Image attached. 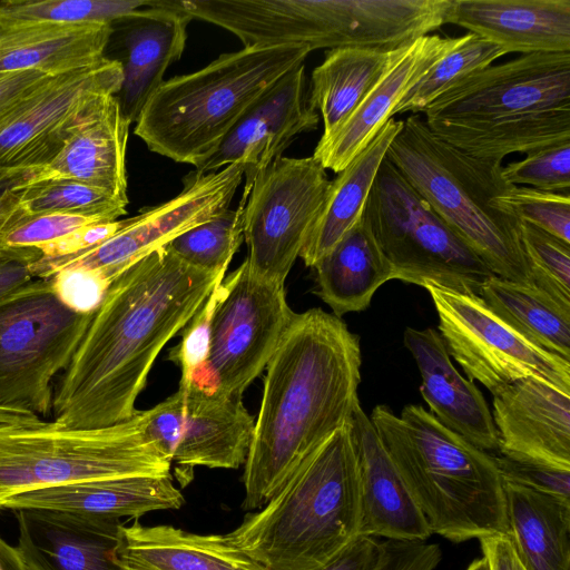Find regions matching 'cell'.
<instances>
[{"label": "cell", "instance_id": "cell-1", "mask_svg": "<svg viewBox=\"0 0 570 570\" xmlns=\"http://www.w3.org/2000/svg\"><path fill=\"white\" fill-rule=\"evenodd\" d=\"M226 271L194 267L166 244L114 279L55 383L53 422L96 429L136 415V400L156 357L191 321Z\"/></svg>", "mask_w": 570, "mask_h": 570}, {"label": "cell", "instance_id": "cell-2", "mask_svg": "<svg viewBox=\"0 0 570 570\" xmlns=\"http://www.w3.org/2000/svg\"><path fill=\"white\" fill-rule=\"evenodd\" d=\"M361 345L341 317L322 308L295 313L265 370L244 463V510L265 505L302 461L360 403Z\"/></svg>", "mask_w": 570, "mask_h": 570}, {"label": "cell", "instance_id": "cell-3", "mask_svg": "<svg viewBox=\"0 0 570 570\" xmlns=\"http://www.w3.org/2000/svg\"><path fill=\"white\" fill-rule=\"evenodd\" d=\"M357 462L351 422L295 469L228 539L267 570H316L358 537Z\"/></svg>", "mask_w": 570, "mask_h": 570}, {"label": "cell", "instance_id": "cell-4", "mask_svg": "<svg viewBox=\"0 0 570 570\" xmlns=\"http://www.w3.org/2000/svg\"><path fill=\"white\" fill-rule=\"evenodd\" d=\"M431 533L452 542L507 533L503 482L493 455L441 424L422 405L368 416Z\"/></svg>", "mask_w": 570, "mask_h": 570}, {"label": "cell", "instance_id": "cell-5", "mask_svg": "<svg viewBox=\"0 0 570 570\" xmlns=\"http://www.w3.org/2000/svg\"><path fill=\"white\" fill-rule=\"evenodd\" d=\"M385 157L495 276L534 286L521 220L495 203L514 187L502 161L455 148L419 115L403 120Z\"/></svg>", "mask_w": 570, "mask_h": 570}, {"label": "cell", "instance_id": "cell-6", "mask_svg": "<svg viewBox=\"0 0 570 570\" xmlns=\"http://www.w3.org/2000/svg\"><path fill=\"white\" fill-rule=\"evenodd\" d=\"M312 52L297 45L243 47L204 68L165 80L134 129L150 151L195 168L246 109Z\"/></svg>", "mask_w": 570, "mask_h": 570}, {"label": "cell", "instance_id": "cell-7", "mask_svg": "<svg viewBox=\"0 0 570 570\" xmlns=\"http://www.w3.org/2000/svg\"><path fill=\"white\" fill-rule=\"evenodd\" d=\"M170 468L145 433L142 411L96 429L43 421L0 424V511L7 500L26 492L100 479L168 475Z\"/></svg>", "mask_w": 570, "mask_h": 570}, {"label": "cell", "instance_id": "cell-8", "mask_svg": "<svg viewBox=\"0 0 570 570\" xmlns=\"http://www.w3.org/2000/svg\"><path fill=\"white\" fill-rule=\"evenodd\" d=\"M362 218L395 279L479 295L483 283L495 276L386 157Z\"/></svg>", "mask_w": 570, "mask_h": 570}, {"label": "cell", "instance_id": "cell-9", "mask_svg": "<svg viewBox=\"0 0 570 570\" xmlns=\"http://www.w3.org/2000/svg\"><path fill=\"white\" fill-rule=\"evenodd\" d=\"M92 314L68 307L49 278L0 297V407L52 412L55 377L69 365Z\"/></svg>", "mask_w": 570, "mask_h": 570}, {"label": "cell", "instance_id": "cell-10", "mask_svg": "<svg viewBox=\"0 0 570 570\" xmlns=\"http://www.w3.org/2000/svg\"><path fill=\"white\" fill-rule=\"evenodd\" d=\"M294 314L284 284L255 276L244 259L217 286L208 360L193 383L242 397L265 370Z\"/></svg>", "mask_w": 570, "mask_h": 570}, {"label": "cell", "instance_id": "cell-11", "mask_svg": "<svg viewBox=\"0 0 570 570\" xmlns=\"http://www.w3.org/2000/svg\"><path fill=\"white\" fill-rule=\"evenodd\" d=\"M243 177L242 163L207 174L190 171L183 179L181 191L171 199L124 219L118 232L94 247L67 256H40L30 264V274L47 279L63 268H81L111 284L150 252L228 209Z\"/></svg>", "mask_w": 570, "mask_h": 570}, {"label": "cell", "instance_id": "cell-12", "mask_svg": "<svg viewBox=\"0 0 570 570\" xmlns=\"http://www.w3.org/2000/svg\"><path fill=\"white\" fill-rule=\"evenodd\" d=\"M313 156H281L259 173L244 212L243 235L250 272L284 284L322 209L330 186Z\"/></svg>", "mask_w": 570, "mask_h": 570}, {"label": "cell", "instance_id": "cell-13", "mask_svg": "<svg viewBox=\"0 0 570 570\" xmlns=\"http://www.w3.org/2000/svg\"><path fill=\"white\" fill-rule=\"evenodd\" d=\"M439 318V334L450 356L471 381L492 395L528 377L570 393V362L532 345L474 294L429 284Z\"/></svg>", "mask_w": 570, "mask_h": 570}, {"label": "cell", "instance_id": "cell-14", "mask_svg": "<svg viewBox=\"0 0 570 570\" xmlns=\"http://www.w3.org/2000/svg\"><path fill=\"white\" fill-rule=\"evenodd\" d=\"M121 81V66L108 58L53 76L0 126V170L48 165Z\"/></svg>", "mask_w": 570, "mask_h": 570}, {"label": "cell", "instance_id": "cell-15", "mask_svg": "<svg viewBox=\"0 0 570 570\" xmlns=\"http://www.w3.org/2000/svg\"><path fill=\"white\" fill-rule=\"evenodd\" d=\"M570 109V52H534L462 79L424 110L425 120Z\"/></svg>", "mask_w": 570, "mask_h": 570}, {"label": "cell", "instance_id": "cell-16", "mask_svg": "<svg viewBox=\"0 0 570 570\" xmlns=\"http://www.w3.org/2000/svg\"><path fill=\"white\" fill-rule=\"evenodd\" d=\"M318 122L302 63L269 86L195 170L207 174L242 163L245 185L253 186L259 173L283 156L299 135L315 130Z\"/></svg>", "mask_w": 570, "mask_h": 570}, {"label": "cell", "instance_id": "cell-17", "mask_svg": "<svg viewBox=\"0 0 570 570\" xmlns=\"http://www.w3.org/2000/svg\"><path fill=\"white\" fill-rule=\"evenodd\" d=\"M191 20L161 0H147L145 7L110 22L107 48L112 47L116 52L106 58L121 66L122 81L116 99L130 124L137 121L165 81L168 67L181 57Z\"/></svg>", "mask_w": 570, "mask_h": 570}, {"label": "cell", "instance_id": "cell-18", "mask_svg": "<svg viewBox=\"0 0 570 570\" xmlns=\"http://www.w3.org/2000/svg\"><path fill=\"white\" fill-rule=\"evenodd\" d=\"M498 453L570 470V393L544 381L518 380L495 394Z\"/></svg>", "mask_w": 570, "mask_h": 570}, {"label": "cell", "instance_id": "cell-19", "mask_svg": "<svg viewBox=\"0 0 570 570\" xmlns=\"http://www.w3.org/2000/svg\"><path fill=\"white\" fill-rule=\"evenodd\" d=\"M17 549L31 570H125L117 560L120 519L49 510L17 511Z\"/></svg>", "mask_w": 570, "mask_h": 570}, {"label": "cell", "instance_id": "cell-20", "mask_svg": "<svg viewBox=\"0 0 570 570\" xmlns=\"http://www.w3.org/2000/svg\"><path fill=\"white\" fill-rule=\"evenodd\" d=\"M458 38L428 35L400 48L357 107L325 141H318L314 154L325 169L343 170L373 139L406 92L444 55L458 43Z\"/></svg>", "mask_w": 570, "mask_h": 570}, {"label": "cell", "instance_id": "cell-21", "mask_svg": "<svg viewBox=\"0 0 570 570\" xmlns=\"http://www.w3.org/2000/svg\"><path fill=\"white\" fill-rule=\"evenodd\" d=\"M351 428L360 485L358 535L425 541L432 533L424 517L360 403Z\"/></svg>", "mask_w": 570, "mask_h": 570}, {"label": "cell", "instance_id": "cell-22", "mask_svg": "<svg viewBox=\"0 0 570 570\" xmlns=\"http://www.w3.org/2000/svg\"><path fill=\"white\" fill-rule=\"evenodd\" d=\"M185 391V419L171 464L180 487L196 466L238 469L246 461L255 421L242 397L190 384Z\"/></svg>", "mask_w": 570, "mask_h": 570}, {"label": "cell", "instance_id": "cell-23", "mask_svg": "<svg viewBox=\"0 0 570 570\" xmlns=\"http://www.w3.org/2000/svg\"><path fill=\"white\" fill-rule=\"evenodd\" d=\"M403 343L420 371V393L430 413L482 451L498 453L499 436L490 407L474 381L464 379L452 364L439 332L407 327Z\"/></svg>", "mask_w": 570, "mask_h": 570}, {"label": "cell", "instance_id": "cell-24", "mask_svg": "<svg viewBox=\"0 0 570 570\" xmlns=\"http://www.w3.org/2000/svg\"><path fill=\"white\" fill-rule=\"evenodd\" d=\"M448 23L507 53L570 52V0H452Z\"/></svg>", "mask_w": 570, "mask_h": 570}, {"label": "cell", "instance_id": "cell-25", "mask_svg": "<svg viewBox=\"0 0 570 570\" xmlns=\"http://www.w3.org/2000/svg\"><path fill=\"white\" fill-rule=\"evenodd\" d=\"M130 125L116 96H109L48 165L20 174V184L73 179L128 205L126 149Z\"/></svg>", "mask_w": 570, "mask_h": 570}, {"label": "cell", "instance_id": "cell-26", "mask_svg": "<svg viewBox=\"0 0 570 570\" xmlns=\"http://www.w3.org/2000/svg\"><path fill=\"white\" fill-rule=\"evenodd\" d=\"M183 493L168 475H131L77 482L26 492L2 509H49L121 519H138L158 510H177Z\"/></svg>", "mask_w": 570, "mask_h": 570}, {"label": "cell", "instance_id": "cell-27", "mask_svg": "<svg viewBox=\"0 0 570 570\" xmlns=\"http://www.w3.org/2000/svg\"><path fill=\"white\" fill-rule=\"evenodd\" d=\"M125 570H267L227 534H199L168 524L122 525L117 548Z\"/></svg>", "mask_w": 570, "mask_h": 570}, {"label": "cell", "instance_id": "cell-28", "mask_svg": "<svg viewBox=\"0 0 570 570\" xmlns=\"http://www.w3.org/2000/svg\"><path fill=\"white\" fill-rule=\"evenodd\" d=\"M110 23L56 24L0 19V75L62 73L104 60Z\"/></svg>", "mask_w": 570, "mask_h": 570}, {"label": "cell", "instance_id": "cell-29", "mask_svg": "<svg viewBox=\"0 0 570 570\" xmlns=\"http://www.w3.org/2000/svg\"><path fill=\"white\" fill-rule=\"evenodd\" d=\"M425 121L438 137L455 148L476 158L498 161L510 154H529L570 140V109Z\"/></svg>", "mask_w": 570, "mask_h": 570}, {"label": "cell", "instance_id": "cell-30", "mask_svg": "<svg viewBox=\"0 0 570 570\" xmlns=\"http://www.w3.org/2000/svg\"><path fill=\"white\" fill-rule=\"evenodd\" d=\"M402 125L403 120L389 119L330 181L322 209L299 254L306 266L313 267L360 222L377 170Z\"/></svg>", "mask_w": 570, "mask_h": 570}, {"label": "cell", "instance_id": "cell-31", "mask_svg": "<svg viewBox=\"0 0 570 570\" xmlns=\"http://www.w3.org/2000/svg\"><path fill=\"white\" fill-rule=\"evenodd\" d=\"M316 295L337 317L366 309L394 268L363 218L312 267Z\"/></svg>", "mask_w": 570, "mask_h": 570}, {"label": "cell", "instance_id": "cell-32", "mask_svg": "<svg viewBox=\"0 0 570 570\" xmlns=\"http://www.w3.org/2000/svg\"><path fill=\"white\" fill-rule=\"evenodd\" d=\"M507 534L528 570H570V499L502 481Z\"/></svg>", "mask_w": 570, "mask_h": 570}, {"label": "cell", "instance_id": "cell-33", "mask_svg": "<svg viewBox=\"0 0 570 570\" xmlns=\"http://www.w3.org/2000/svg\"><path fill=\"white\" fill-rule=\"evenodd\" d=\"M399 49L335 48L314 68L309 100L323 120L318 141L327 140L385 71Z\"/></svg>", "mask_w": 570, "mask_h": 570}, {"label": "cell", "instance_id": "cell-34", "mask_svg": "<svg viewBox=\"0 0 570 570\" xmlns=\"http://www.w3.org/2000/svg\"><path fill=\"white\" fill-rule=\"evenodd\" d=\"M479 296L507 325L538 348L570 362V307L530 286L498 276Z\"/></svg>", "mask_w": 570, "mask_h": 570}, {"label": "cell", "instance_id": "cell-35", "mask_svg": "<svg viewBox=\"0 0 570 570\" xmlns=\"http://www.w3.org/2000/svg\"><path fill=\"white\" fill-rule=\"evenodd\" d=\"M507 52L493 42L468 32L410 89L393 111L424 112L435 99L468 76L492 65Z\"/></svg>", "mask_w": 570, "mask_h": 570}, {"label": "cell", "instance_id": "cell-36", "mask_svg": "<svg viewBox=\"0 0 570 570\" xmlns=\"http://www.w3.org/2000/svg\"><path fill=\"white\" fill-rule=\"evenodd\" d=\"M19 205L31 214H68L106 222L127 214L126 204L83 183L53 178L13 187Z\"/></svg>", "mask_w": 570, "mask_h": 570}, {"label": "cell", "instance_id": "cell-37", "mask_svg": "<svg viewBox=\"0 0 570 570\" xmlns=\"http://www.w3.org/2000/svg\"><path fill=\"white\" fill-rule=\"evenodd\" d=\"M252 186H244L238 207L226 209L212 219L180 234L168 243L185 263L208 272L228 268L244 235V212Z\"/></svg>", "mask_w": 570, "mask_h": 570}, {"label": "cell", "instance_id": "cell-38", "mask_svg": "<svg viewBox=\"0 0 570 570\" xmlns=\"http://www.w3.org/2000/svg\"><path fill=\"white\" fill-rule=\"evenodd\" d=\"M147 4V0H4L0 19L56 24L110 23Z\"/></svg>", "mask_w": 570, "mask_h": 570}, {"label": "cell", "instance_id": "cell-39", "mask_svg": "<svg viewBox=\"0 0 570 570\" xmlns=\"http://www.w3.org/2000/svg\"><path fill=\"white\" fill-rule=\"evenodd\" d=\"M521 239L533 285L570 307V244L524 222Z\"/></svg>", "mask_w": 570, "mask_h": 570}, {"label": "cell", "instance_id": "cell-40", "mask_svg": "<svg viewBox=\"0 0 570 570\" xmlns=\"http://www.w3.org/2000/svg\"><path fill=\"white\" fill-rule=\"evenodd\" d=\"M495 203L531 224L570 244V194L514 186Z\"/></svg>", "mask_w": 570, "mask_h": 570}, {"label": "cell", "instance_id": "cell-41", "mask_svg": "<svg viewBox=\"0 0 570 570\" xmlns=\"http://www.w3.org/2000/svg\"><path fill=\"white\" fill-rule=\"evenodd\" d=\"M502 175L513 186L570 194V140L527 154L524 159L504 166Z\"/></svg>", "mask_w": 570, "mask_h": 570}, {"label": "cell", "instance_id": "cell-42", "mask_svg": "<svg viewBox=\"0 0 570 570\" xmlns=\"http://www.w3.org/2000/svg\"><path fill=\"white\" fill-rule=\"evenodd\" d=\"M220 281L214 286L200 309L185 326L179 344L169 352V360L175 362L181 371L179 387H188L206 366L210 344L212 315Z\"/></svg>", "mask_w": 570, "mask_h": 570}, {"label": "cell", "instance_id": "cell-43", "mask_svg": "<svg viewBox=\"0 0 570 570\" xmlns=\"http://www.w3.org/2000/svg\"><path fill=\"white\" fill-rule=\"evenodd\" d=\"M502 481L570 499V470L492 454Z\"/></svg>", "mask_w": 570, "mask_h": 570}, {"label": "cell", "instance_id": "cell-44", "mask_svg": "<svg viewBox=\"0 0 570 570\" xmlns=\"http://www.w3.org/2000/svg\"><path fill=\"white\" fill-rule=\"evenodd\" d=\"M185 391L179 389L154 407L142 411L144 429L149 441L170 462L183 431Z\"/></svg>", "mask_w": 570, "mask_h": 570}, {"label": "cell", "instance_id": "cell-45", "mask_svg": "<svg viewBox=\"0 0 570 570\" xmlns=\"http://www.w3.org/2000/svg\"><path fill=\"white\" fill-rule=\"evenodd\" d=\"M58 297L71 309L92 313L110 284L96 272L63 268L49 278Z\"/></svg>", "mask_w": 570, "mask_h": 570}, {"label": "cell", "instance_id": "cell-46", "mask_svg": "<svg viewBox=\"0 0 570 570\" xmlns=\"http://www.w3.org/2000/svg\"><path fill=\"white\" fill-rule=\"evenodd\" d=\"M441 556L438 544L387 540L383 542L377 570H433L439 564Z\"/></svg>", "mask_w": 570, "mask_h": 570}, {"label": "cell", "instance_id": "cell-47", "mask_svg": "<svg viewBox=\"0 0 570 570\" xmlns=\"http://www.w3.org/2000/svg\"><path fill=\"white\" fill-rule=\"evenodd\" d=\"M56 75L37 70L0 75V126Z\"/></svg>", "mask_w": 570, "mask_h": 570}, {"label": "cell", "instance_id": "cell-48", "mask_svg": "<svg viewBox=\"0 0 570 570\" xmlns=\"http://www.w3.org/2000/svg\"><path fill=\"white\" fill-rule=\"evenodd\" d=\"M122 225L124 219L86 225L37 249L42 257L72 255L102 243L118 232Z\"/></svg>", "mask_w": 570, "mask_h": 570}, {"label": "cell", "instance_id": "cell-49", "mask_svg": "<svg viewBox=\"0 0 570 570\" xmlns=\"http://www.w3.org/2000/svg\"><path fill=\"white\" fill-rule=\"evenodd\" d=\"M383 542L375 538L358 535L335 558L316 570H377Z\"/></svg>", "mask_w": 570, "mask_h": 570}, {"label": "cell", "instance_id": "cell-50", "mask_svg": "<svg viewBox=\"0 0 570 570\" xmlns=\"http://www.w3.org/2000/svg\"><path fill=\"white\" fill-rule=\"evenodd\" d=\"M40 256L32 247L0 250V297L33 279L29 266Z\"/></svg>", "mask_w": 570, "mask_h": 570}, {"label": "cell", "instance_id": "cell-51", "mask_svg": "<svg viewBox=\"0 0 570 570\" xmlns=\"http://www.w3.org/2000/svg\"><path fill=\"white\" fill-rule=\"evenodd\" d=\"M480 542L489 570H528L507 533L489 535Z\"/></svg>", "mask_w": 570, "mask_h": 570}, {"label": "cell", "instance_id": "cell-52", "mask_svg": "<svg viewBox=\"0 0 570 570\" xmlns=\"http://www.w3.org/2000/svg\"><path fill=\"white\" fill-rule=\"evenodd\" d=\"M0 570H31L17 547L0 538Z\"/></svg>", "mask_w": 570, "mask_h": 570}, {"label": "cell", "instance_id": "cell-53", "mask_svg": "<svg viewBox=\"0 0 570 570\" xmlns=\"http://www.w3.org/2000/svg\"><path fill=\"white\" fill-rule=\"evenodd\" d=\"M42 421L29 411L0 407V424L35 425Z\"/></svg>", "mask_w": 570, "mask_h": 570}, {"label": "cell", "instance_id": "cell-54", "mask_svg": "<svg viewBox=\"0 0 570 570\" xmlns=\"http://www.w3.org/2000/svg\"><path fill=\"white\" fill-rule=\"evenodd\" d=\"M20 184L19 174H8L0 170V206L11 196L14 186Z\"/></svg>", "mask_w": 570, "mask_h": 570}, {"label": "cell", "instance_id": "cell-55", "mask_svg": "<svg viewBox=\"0 0 570 570\" xmlns=\"http://www.w3.org/2000/svg\"><path fill=\"white\" fill-rule=\"evenodd\" d=\"M465 570H489L484 558L474 560Z\"/></svg>", "mask_w": 570, "mask_h": 570}]
</instances>
